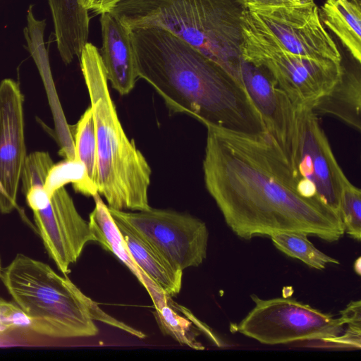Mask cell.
<instances>
[{
	"mask_svg": "<svg viewBox=\"0 0 361 361\" xmlns=\"http://www.w3.org/2000/svg\"><path fill=\"white\" fill-rule=\"evenodd\" d=\"M80 68L94 122L97 149V192L116 210H147L151 168L130 140L112 100L99 50L90 42L83 47Z\"/></svg>",
	"mask_w": 361,
	"mask_h": 361,
	"instance_id": "obj_4",
	"label": "cell"
},
{
	"mask_svg": "<svg viewBox=\"0 0 361 361\" xmlns=\"http://www.w3.org/2000/svg\"><path fill=\"white\" fill-rule=\"evenodd\" d=\"M243 7H266L301 4L300 0H236Z\"/></svg>",
	"mask_w": 361,
	"mask_h": 361,
	"instance_id": "obj_28",
	"label": "cell"
},
{
	"mask_svg": "<svg viewBox=\"0 0 361 361\" xmlns=\"http://www.w3.org/2000/svg\"><path fill=\"white\" fill-rule=\"evenodd\" d=\"M352 1H355V2H356V3L360 4V1H358L357 0H352Z\"/></svg>",
	"mask_w": 361,
	"mask_h": 361,
	"instance_id": "obj_30",
	"label": "cell"
},
{
	"mask_svg": "<svg viewBox=\"0 0 361 361\" xmlns=\"http://www.w3.org/2000/svg\"><path fill=\"white\" fill-rule=\"evenodd\" d=\"M270 238L279 250L288 257L302 261L311 268L322 270L328 264H340L338 260L314 247L305 234L279 233L271 235Z\"/></svg>",
	"mask_w": 361,
	"mask_h": 361,
	"instance_id": "obj_22",
	"label": "cell"
},
{
	"mask_svg": "<svg viewBox=\"0 0 361 361\" xmlns=\"http://www.w3.org/2000/svg\"><path fill=\"white\" fill-rule=\"evenodd\" d=\"M302 3L314 2V0H300Z\"/></svg>",
	"mask_w": 361,
	"mask_h": 361,
	"instance_id": "obj_29",
	"label": "cell"
},
{
	"mask_svg": "<svg viewBox=\"0 0 361 361\" xmlns=\"http://www.w3.org/2000/svg\"><path fill=\"white\" fill-rule=\"evenodd\" d=\"M131 34L139 78L171 114H186L233 131L266 132L244 87L218 63L161 27H136Z\"/></svg>",
	"mask_w": 361,
	"mask_h": 361,
	"instance_id": "obj_2",
	"label": "cell"
},
{
	"mask_svg": "<svg viewBox=\"0 0 361 361\" xmlns=\"http://www.w3.org/2000/svg\"><path fill=\"white\" fill-rule=\"evenodd\" d=\"M70 129L74 142L75 159H78L84 164L89 177L96 185L97 176V137L90 106L85 110L75 126H70Z\"/></svg>",
	"mask_w": 361,
	"mask_h": 361,
	"instance_id": "obj_23",
	"label": "cell"
},
{
	"mask_svg": "<svg viewBox=\"0 0 361 361\" xmlns=\"http://www.w3.org/2000/svg\"><path fill=\"white\" fill-rule=\"evenodd\" d=\"M241 75L243 85L261 116L266 133L290 164L296 143L295 106L264 68L243 61Z\"/></svg>",
	"mask_w": 361,
	"mask_h": 361,
	"instance_id": "obj_13",
	"label": "cell"
},
{
	"mask_svg": "<svg viewBox=\"0 0 361 361\" xmlns=\"http://www.w3.org/2000/svg\"><path fill=\"white\" fill-rule=\"evenodd\" d=\"M1 258H0V274H1Z\"/></svg>",
	"mask_w": 361,
	"mask_h": 361,
	"instance_id": "obj_31",
	"label": "cell"
},
{
	"mask_svg": "<svg viewBox=\"0 0 361 361\" xmlns=\"http://www.w3.org/2000/svg\"><path fill=\"white\" fill-rule=\"evenodd\" d=\"M340 314L346 319L347 327L339 336L335 337L326 343H331L339 348H357L361 345V302L360 300L350 302Z\"/></svg>",
	"mask_w": 361,
	"mask_h": 361,
	"instance_id": "obj_25",
	"label": "cell"
},
{
	"mask_svg": "<svg viewBox=\"0 0 361 361\" xmlns=\"http://www.w3.org/2000/svg\"><path fill=\"white\" fill-rule=\"evenodd\" d=\"M114 219L139 267L167 295H177L181 288L183 271L173 267L152 245L128 226Z\"/></svg>",
	"mask_w": 361,
	"mask_h": 361,
	"instance_id": "obj_17",
	"label": "cell"
},
{
	"mask_svg": "<svg viewBox=\"0 0 361 361\" xmlns=\"http://www.w3.org/2000/svg\"><path fill=\"white\" fill-rule=\"evenodd\" d=\"M30 328V319L18 305L0 298V336L13 330Z\"/></svg>",
	"mask_w": 361,
	"mask_h": 361,
	"instance_id": "obj_26",
	"label": "cell"
},
{
	"mask_svg": "<svg viewBox=\"0 0 361 361\" xmlns=\"http://www.w3.org/2000/svg\"><path fill=\"white\" fill-rule=\"evenodd\" d=\"M296 143L290 165L301 192L318 199L340 218V202L348 179L317 117L310 108L295 106Z\"/></svg>",
	"mask_w": 361,
	"mask_h": 361,
	"instance_id": "obj_9",
	"label": "cell"
},
{
	"mask_svg": "<svg viewBox=\"0 0 361 361\" xmlns=\"http://www.w3.org/2000/svg\"><path fill=\"white\" fill-rule=\"evenodd\" d=\"M95 206L89 216V224L97 242L104 250L114 254L135 275L147 290L155 284L136 264L127 247L108 206L97 193L92 197Z\"/></svg>",
	"mask_w": 361,
	"mask_h": 361,
	"instance_id": "obj_18",
	"label": "cell"
},
{
	"mask_svg": "<svg viewBox=\"0 0 361 361\" xmlns=\"http://www.w3.org/2000/svg\"><path fill=\"white\" fill-rule=\"evenodd\" d=\"M100 15L99 53L106 78L114 90L126 95L140 78L131 29L111 11Z\"/></svg>",
	"mask_w": 361,
	"mask_h": 361,
	"instance_id": "obj_14",
	"label": "cell"
},
{
	"mask_svg": "<svg viewBox=\"0 0 361 361\" xmlns=\"http://www.w3.org/2000/svg\"><path fill=\"white\" fill-rule=\"evenodd\" d=\"M242 27L243 61L266 69L294 106L311 109L339 80L341 62L293 54L243 22Z\"/></svg>",
	"mask_w": 361,
	"mask_h": 361,
	"instance_id": "obj_6",
	"label": "cell"
},
{
	"mask_svg": "<svg viewBox=\"0 0 361 361\" xmlns=\"http://www.w3.org/2000/svg\"><path fill=\"white\" fill-rule=\"evenodd\" d=\"M319 15L324 27L337 37L352 58L360 63V4L352 0H326Z\"/></svg>",
	"mask_w": 361,
	"mask_h": 361,
	"instance_id": "obj_19",
	"label": "cell"
},
{
	"mask_svg": "<svg viewBox=\"0 0 361 361\" xmlns=\"http://www.w3.org/2000/svg\"><path fill=\"white\" fill-rule=\"evenodd\" d=\"M242 22L293 54L336 63L342 61L341 54L323 25L314 1L245 8Z\"/></svg>",
	"mask_w": 361,
	"mask_h": 361,
	"instance_id": "obj_8",
	"label": "cell"
},
{
	"mask_svg": "<svg viewBox=\"0 0 361 361\" xmlns=\"http://www.w3.org/2000/svg\"><path fill=\"white\" fill-rule=\"evenodd\" d=\"M254 307L235 326L241 334L266 345L295 341L327 343L345 330L346 319L336 318L294 298L262 299L251 295Z\"/></svg>",
	"mask_w": 361,
	"mask_h": 361,
	"instance_id": "obj_7",
	"label": "cell"
},
{
	"mask_svg": "<svg viewBox=\"0 0 361 361\" xmlns=\"http://www.w3.org/2000/svg\"><path fill=\"white\" fill-rule=\"evenodd\" d=\"M0 279L14 302L31 320L30 330L54 338L94 336L99 321L144 338L142 331L103 311L65 275L47 264L18 253L1 269Z\"/></svg>",
	"mask_w": 361,
	"mask_h": 361,
	"instance_id": "obj_3",
	"label": "cell"
},
{
	"mask_svg": "<svg viewBox=\"0 0 361 361\" xmlns=\"http://www.w3.org/2000/svg\"><path fill=\"white\" fill-rule=\"evenodd\" d=\"M109 210L114 219L146 239L177 269L198 267L207 257L209 231L198 218L152 207L133 212Z\"/></svg>",
	"mask_w": 361,
	"mask_h": 361,
	"instance_id": "obj_10",
	"label": "cell"
},
{
	"mask_svg": "<svg viewBox=\"0 0 361 361\" xmlns=\"http://www.w3.org/2000/svg\"><path fill=\"white\" fill-rule=\"evenodd\" d=\"M339 80L330 92L310 109L317 116L336 118L357 132L361 130V78L360 66L347 67L342 63Z\"/></svg>",
	"mask_w": 361,
	"mask_h": 361,
	"instance_id": "obj_16",
	"label": "cell"
},
{
	"mask_svg": "<svg viewBox=\"0 0 361 361\" xmlns=\"http://www.w3.org/2000/svg\"><path fill=\"white\" fill-rule=\"evenodd\" d=\"M121 0H82L83 6L95 14L110 11Z\"/></svg>",
	"mask_w": 361,
	"mask_h": 361,
	"instance_id": "obj_27",
	"label": "cell"
},
{
	"mask_svg": "<svg viewBox=\"0 0 361 361\" xmlns=\"http://www.w3.org/2000/svg\"><path fill=\"white\" fill-rule=\"evenodd\" d=\"M71 183L75 192L93 197L97 192L96 185L88 176L84 164L78 159H64L49 169L43 188L49 197L60 188Z\"/></svg>",
	"mask_w": 361,
	"mask_h": 361,
	"instance_id": "obj_21",
	"label": "cell"
},
{
	"mask_svg": "<svg viewBox=\"0 0 361 361\" xmlns=\"http://www.w3.org/2000/svg\"><path fill=\"white\" fill-rule=\"evenodd\" d=\"M23 96L18 84L7 78L0 83V212L17 207V193L25 164Z\"/></svg>",
	"mask_w": 361,
	"mask_h": 361,
	"instance_id": "obj_12",
	"label": "cell"
},
{
	"mask_svg": "<svg viewBox=\"0 0 361 361\" xmlns=\"http://www.w3.org/2000/svg\"><path fill=\"white\" fill-rule=\"evenodd\" d=\"M33 218L49 257L64 275L85 245L96 242L89 221L79 214L64 187L54 192L47 207L33 211Z\"/></svg>",
	"mask_w": 361,
	"mask_h": 361,
	"instance_id": "obj_11",
	"label": "cell"
},
{
	"mask_svg": "<svg viewBox=\"0 0 361 361\" xmlns=\"http://www.w3.org/2000/svg\"><path fill=\"white\" fill-rule=\"evenodd\" d=\"M52 16L55 41L66 65L78 58L89 37V11L82 0H48Z\"/></svg>",
	"mask_w": 361,
	"mask_h": 361,
	"instance_id": "obj_15",
	"label": "cell"
},
{
	"mask_svg": "<svg viewBox=\"0 0 361 361\" xmlns=\"http://www.w3.org/2000/svg\"><path fill=\"white\" fill-rule=\"evenodd\" d=\"M155 309L156 319L163 333L170 336L181 345H185L195 350H203L204 347L196 339L197 334L194 331L192 322V316L188 310L186 317L180 315L178 310L173 307L170 302L171 296L159 290L150 296Z\"/></svg>",
	"mask_w": 361,
	"mask_h": 361,
	"instance_id": "obj_20",
	"label": "cell"
},
{
	"mask_svg": "<svg viewBox=\"0 0 361 361\" xmlns=\"http://www.w3.org/2000/svg\"><path fill=\"white\" fill-rule=\"evenodd\" d=\"M340 216L345 232L358 242L361 240V190L347 179L343 184Z\"/></svg>",
	"mask_w": 361,
	"mask_h": 361,
	"instance_id": "obj_24",
	"label": "cell"
},
{
	"mask_svg": "<svg viewBox=\"0 0 361 361\" xmlns=\"http://www.w3.org/2000/svg\"><path fill=\"white\" fill-rule=\"evenodd\" d=\"M244 10L236 0H121L110 11L130 29L158 26L167 30L243 85Z\"/></svg>",
	"mask_w": 361,
	"mask_h": 361,
	"instance_id": "obj_5",
	"label": "cell"
},
{
	"mask_svg": "<svg viewBox=\"0 0 361 361\" xmlns=\"http://www.w3.org/2000/svg\"><path fill=\"white\" fill-rule=\"evenodd\" d=\"M205 126V187L237 236L292 232L330 243L343 236L341 219L301 192L288 159L266 132Z\"/></svg>",
	"mask_w": 361,
	"mask_h": 361,
	"instance_id": "obj_1",
	"label": "cell"
}]
</instances>
